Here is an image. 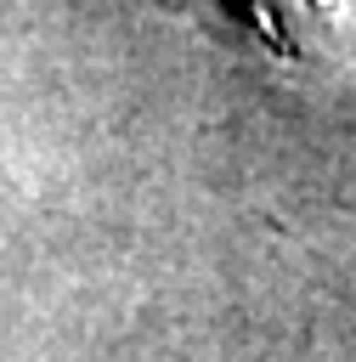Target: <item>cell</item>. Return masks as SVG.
Here are the masks:
<instances>
[{
    "instance_id": "obj_1",
    "label": "cell",
    "mask_w": 356,
    "mask_h": 362,
    "mask_svg": "<svg viewBox=\"0 0 356 362\" xmlns=\"http://www.w3.org/2000/svg\"><path fill=\"white\" fill-rule=\"evenodd\" d=\"M294 74H356V0H220Z\"/></svg>"
}]
</instances>
